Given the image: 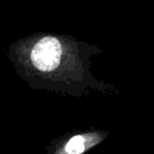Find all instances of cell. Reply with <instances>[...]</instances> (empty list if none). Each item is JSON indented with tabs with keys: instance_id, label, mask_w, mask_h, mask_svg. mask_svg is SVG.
<instances>
[{
	"instance_id": "obj_1",
	"label": "cell",
	"mask_w": 154,
	"mask_h": 154,
	"mask_svg": "<svg viewBox=\"0 0 154 154\" xmlns=\"http://www.w3.org/2000/svg\"><path fill=\"white\" fill-rule=\"evenodd\" d=\"M101 53L97 45L70 35L43 32L21 37L9 48L16 73L31 88L73 97L119 93L91 72L92 57Z\"/></svg>"
},
{
	"instance_id": "obj_2",
	"label": "cell",
	"mask_w": 154,
	"mask_h": 154,
	"mask_svg": "<svg viewBox=\"0 0 154 154\" xmlns=\"http://www.w3.org/2000/svg\"><path fill=\"white\" fill-rule=\"evenodd\" d=\"M108 131L79 130L51 140L45 148L47 154H84L109 137Z\"/></svg>"
}]
</instances>
